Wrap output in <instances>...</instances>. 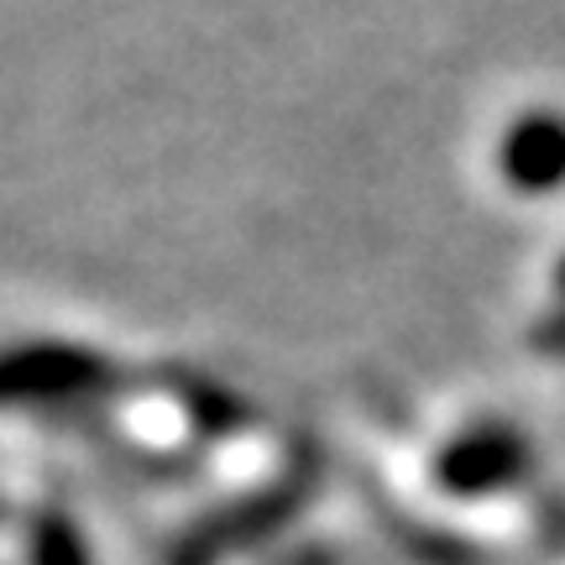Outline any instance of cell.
Wrapping results in <instances>:
<instances>
[{"label": "cell", "instance_id": "6da1fadb", "mask_svg": "<svg viewBox=\"0 0 565 565\" xmlns=\"http://www.w3.org/2000/svg\"><path fill=\"white\" fill-rule=\"evenodd\" d=\"M508 168H519L524 179L550 183L565 168V126L555 116H529L508 137Z\"/></svg>", "mask_w": 565, "mask_h": 565}]
</instances>
